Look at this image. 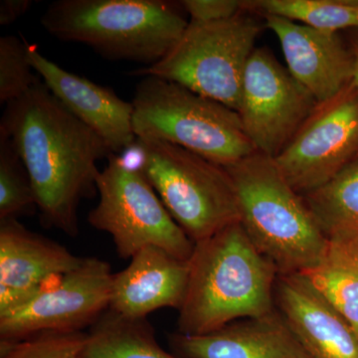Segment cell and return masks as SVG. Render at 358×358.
<instances>
[{
	"instance_id": "obj_1",
	"label": "cell",
	"mask_w": 358,
	"mask_h": 358,
	"mask_svg": "<svg viewBox=\"0 0 358 358\" xmlns=\"http://www.w3.org/2000/svg\"><path fill=\"white\" fill-rule=\"evenodd\" d=\"M0 134L10 138L24 162L42 222L77 237L80 204L98 192L96 162L113 154L105 141L42 80L6 105Z\"/></svg>"
},
{
	"instance_id": "obj_2",
	"label": "cell",
	"mask_w": 358,
	"mask_h": 358,
	"mask_svg": "<svg viewBox=\"0 0 358 358\" xmlns=\"http://www.w3.org/2000/svg\"><path fill=\"white\" fill-rule=\"evenodd\" d=\"M187 289L178 310V333L200 336L240 319L274 312L278 272L239 222L197 242Z\"/></svg>"
},
{
	"instance_id": "obj_3",
	"label": "cell",
	"mask_w": 358,
	"mask_h": 358,
	"mask_svg": "<svg viewBox=\"0 0 358 358\" xmlns=\"http://www.w3.org/2000/svg\"><path fill=\"white\" fill-rule=\"evenodd\" d=\"M40 22L55 38L87 45L109 60L150 67L169 53L189 21L164 0H57Z\"/></svg>"
},
{
	"instance_id": "obj_4",
	"label": "cell",
	"mask_w": 358,
	"mask_h": 358,
	"mask_svg": "<svg viewBox=\"0 0 358 358\" xmlns=\"http://www.w3.org/2000/svg\"><path fill=\"white\" fill-rule=\"evenodd\" d=\"M224 169L236 192L240 223L279 274H301L315 265L327 238L274 159L255 152Z\"/></svg>"
},
{
	"instance_id": "obj_5",
	"label": "cell",
	"mask_w": 358,
	"mask_h": 358,
	"mask_svg": "<svg viewBox=\"0 0 358 358\" xmlns=\"http://www.w3.org/2000/svg\"><path fill=\"white\" fill-rule=\"evenodd\" d=\"M131 103L136 138L173 143L223 167L257 152L236 110L176 82L143 77Z\"/></svg>"
},
{
	"instance_id": "obj_6",
	"label": "cell",
	"mask_w": 358,
	"mask_h": 358,
	"mask_svg": "<svg viewBox=\"0 0 358 358\" xmlns=\"http://www.w3.org/2000/svg\"><path fill=\"white\" fill-rule=\"evenodd\" d=\"M141 173L193 243L239 222L236 192L223 166L166 141L136 138Z\"/></svg>"
},
{
	"instance_id": "obj_7",
	"label": "cell",
	"mask_w": 358,
	"mask_h": 358,
	"mask_svg": "<svg viewBox=\"0 0 358 358\" xmlns=\"http://www.w3.org/2000/svg\"><path fill=\"white\" fill-rule=\"evenodd\" d=\"M262 28L248 11L219 22L189 21L162 60L131 75L164 78L238 113L245 68Z\"/></svg>"
},
{
	"instance_id": "obj_8",
	"label": "cell",
	"mask_w": 358,
	"mask_h": 358,
	"mask_svg": "<svg viewBox=\"0 0 358 358\" xmlns=\"http://www.w3.org/2000/svg\"><path fill=\"white\" fill-rule=\"evenodd\" d=\"M98 204L88 222L112 237L120 258L131 259L140 250L155 246L188 261L194 243L171 217L138 167L110 154L96 181Z\"/></svg>"
},
{
	"instance_id": "obj_9",
	"label": "cell",
	"mask_w": 358,
	"mask_h": 358,
	"mask_svg": "<svg viewBox=\"0 0 358 358\" xmlns=\"http://www.w3.org/2000/svg\"><path fill=\"white\" fill-rule=\"evenodd\" d=\"M358 155V91L355 81L317 103L274 160L294 192L322 187Z\"/></svg>"
},
{
	"instance_id": "obj_10",
	"label": "cell",
	"mask_w": 358,
	"mask_h": 358,
	"mask_svg": "<svg viewBox=\"0 0 358 358\" xmlns=\"http://www.w3.org/2000/svg\"><path fill=\"white\" fill-rule=\"evenodd\" d=\"M317 105L268 48H255L245 68L238 114L257 152L277 157Z\"/></svg>"
},
{
	"instance_id": "obj_11",
	"label": "cell",
	"mask_w": 358,
	"mask_h": 358,
	"mask_svg": "<svg viewBox=\"0 0 358 358\" xmlns=\"http://www.w3.org/2000/svg\"><path fill=\"white\" fill-rule=\"evenodd\" d=\"M109 263H83L52 282L29 303L0 317V341H17L41 331H83L109 310L113 282Z\"/></svg>"
},
{
	"instance_id": "obj_12",
	"label": "cell",
	"mask_w": 358,
	"mask_h": 358,
	"mask_svg": "<svg viewBox=\"0 0 358 358\" xmlns=\"http://www.w3.org/2000/svg\"><path fill=\"white\" fill-rule=\"evenodd\" d=\"M83 261L17 219L0 220V317L29 303Z\"/></svg>"
},
{
	"instance_id": "obj_13",
	"label": "cell",
	"mask_w": 358,
	"mask_h": 358,
	"mask_svg": "<svg viewBox=\"0 0 358 358\" xmlns=\"http://www.w3.org/2000/svg\"><path fill=\"white\" fill-rule=\"evenodd\" d=\"M33 69L63 106L84 122L110 148L121 154L134 147V107L109 87L71 73L42 55L36 45H29Z\"/></svg>"
},
{
	"instance_id": "obj_14",
	"label": "cell",
	"mask_w": 358,
	"mask_h": 358,
	"mask_svg": "<svg viewBox=\"0 0 358 358\" xmlns=\"http://www.w3.org/2000/svg\"><path fill=\"white\" fill-rule=\"evenodd\" d=\"M275 33L289 73L317 103L338 95L355 79V58L338 33L322 31L275 15H263Z\"/></svg>"
},
{
	"instance_id": "obj_15",
	"label": "cell",
	"mask_w": 358,
	"mask_h": 358,
	"mask_svg": "<svg viewBox=\"0 0 358 358\" xmlns=\"http://www.w3.org/2000/svg\"><path fill=\"white\" fill-rule=\"evenodd\" d=\"M275 308L313 358H358V336L300 274H279Z\"/></svg>"
},
{
	"instance_id": "obj_16",
	"label": "cell",
	"mask_w": 358,
	"mask_h": 358,
	"mask_svg": "<svg viewBox=\"0 0 358 358\" xmlns=\"http://www.w3.org/2000/svg\"><path fill=\"white\" fill-rule=\"evenodd\" d=\"M188 274V261L159 247H145L131 257L128 267L113 275L109 310L129 319H147L159 308L178 310Z\"/></svg>"
},
{
	"instance_id": "obj_17",
	"label": "cell",
	"mask_w": 358,
	"mask_h": 358,
	"mask_svg": "<svg viewBox=\"0 0 358 358\" xmlns=\"http://www.w3.org/2000/svg\"><path fill=\"white\" fill-rule=\"evenodd\" d=\"M169 341L182 358H313L277 308L206 334L174 333Z\"/></svg>"
},
{
	"instance_id": "obj_18",
	"label": "cell",
	"mask_w": 358,
	"mask_h": 358,
	"mask_svg": "<svg viewBox=\"0 0 358 358\" xmlns=\"http://www.w3.org/2000/svg\"><path fill=\"white\" fill-rule=\"evenodd\" d=\"M300 275L358 336V239L327 238L320 260Z\"/></svg>"
},
{
	"instance_id": "obj_19",
	"label": "cell",
	"mask_w": 358,
	"mask_h": 358,
	"mask_svg": "<svg viewBox=\"0 0 358 358\" xmlns=\"http://www.w3.org/2000/svg\"><path fill=\"white\" fill-rule=\"evenodd\" d=\"M82 358H180L164 350L148 319L108 310L87 333Z\"/></svg>"
},
{
	"instance_id": "obj_20",
	"label": "cell",
	"mask_w": 358,
	"mask_h": 358,
	"mask_svg": "<svg viewBox=\"0 0 358 358\" xmlns=\"http://www.w3.org/2000/svg\"><path fill=\"white\" fill-rule=\"evenodd\" d=\"M303 197L324 236L358 239V155L331 180Z\"/></svg>"
},
{
	"instance_id": "obj_21",
	"label": "cell",
	"mask_w": 358,
	"mask_h": 358,
	"mask_svg": "<svg viewBox=\"0 0 358 358\" xmlns=\"http://www.w3.org/2000/svg\"><path fill=\"white\" fill-rule=\"evenodd\" d=\"M244 10L275 15L322 31L358 29V0H250Z\"/></svg>"
},
{
	"instance_id": "obj_22",
	"label": "cell",
	"mask_w": 358,
	"mask_h": 358,
	"mask_svg": "<svg viewBox=\"0 0 358 358\" xmlns=\"http://www.w3.org/2000/svg\"><path fill=\"white\" fill-rule=\"evenodd\" d=\"M37 209L29 174L6 134H0V220L31 215Z\"/></svg>"
},
{
	"instance_id": "obj_23",
	"label": "cell",
	"mask_w": 358,
	"mask_h": 358,
	"mask_svg": "<svg viewBox=\"0 0 358 358\" xmlns=\"http://www.w3.org/2000/svg\"><path fill=\"white\" fill-rule=\"evenodd\" d=\"M29 44L23 37H0V103L13 102L40 81L33 73Z\"/></svg>"
},
{
	"instance_id": "obj_24",
	"label": "cell",
	"mask_w": 358,
	"mask_h": 358,
	"mask_svg": "<svg viewBox=\"0 0 358 358\" xmlns=\"http://www.w3.org/2000/svg\"><path fill=\"white\" fill-rule=\"evenodd\" d=\"M86 338L83 331H41L0 341V358H82Z\"/></svg>"
},
{
	"instance_id": "obj_25",
	"label": "cell",
	"mask_w": 358,
	"mask_h": 358,
	"mask_svg": "<svg viewBox=\"0 0 358 358\" xmlns=\"http://www.w3.org/2000/svg\"><path fill=\"white\" fill-rule=\"evenodd\" d=\"M195 22H219L243 13V1L236 0H185L179 2Z\"/></svg>"
},
{
	"instance_id": "obj_26",
	"label": "cell",
	"mask_w": 358,
	"mask_h": 358,
	"mask_svg": "<svg viewBox=\"0 0 358 358\" xmlns=\"http://www.w3.org/2000/svg\"><path fill=\"white\" fill-rule=\"evenodd\" d=\"M32 1L30 0H1L0 1V24L8 25L15 22L18 18L24 15Z\"/></svg>"
},
{
	"instance_id": "obj_27",
	"label": "cell",
	"mask_w": 358,
	"mask_h": 358,
	"mask_svg": "<svg viewBox=\"0 0 358 358\" xmlns=\"http://www.w3.org/2000/svg\"><path fill=\"white\" fill-rule=\"evenodd\" d=\"M350 47L352 49L353 58H355V79L353 81L357 85L358 91V29H355V32L350 37Z\"/></svg>"
}]
</instances>
